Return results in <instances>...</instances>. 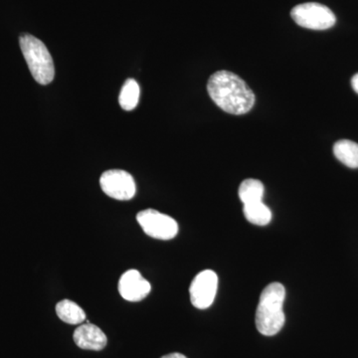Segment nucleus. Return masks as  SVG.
<instances>
[{
    "label": "nucleus",
    "mask_w": 358,
    "mask_h": 358,
    "mask_svg": "<svg viewBox=\"0 0 358 358\" xmlns=\"http://www.w3.org/2000/svg\"><path fill=\"white\" fill-rule=\"evenodd\" d=\"M73 338L78 348L95 352L103 350L108 343L107 336L102 329L90 322L77 327Z\"/></svg>",
    "instance_id": "9"
},
{
    "label": "nucleus",
    "mask_w": 358,
    "mask_h": 358,
    "mask_svg": "<svg viewBox=\"0 0 358 358\" xmlns=\"http://www.w3.org/2000/svg\"><path fill=\"white\" fill-rule=\"evenodd\" d=\"M285 298L286 289L280 282H272L263 289L256 312L257 329L263 336H275L284 327Z\"/></svg>",
    "instance_id": "2"
},
{
    "label": "nucleus",
    "mask_w": 358,
    "mask_h": 358,
    "mask_svg": "<svg viewBox=\"0 0 358 358\" xmlns=\"http://www.w3.org/2000/svg\"><path fill=\"white\" fill-rule=\"evenodd\" d=\"M136 221L143 228V232L155 239H173L178 233V222L171 216L155 209L138 212Z\"/></svg>",
    "instance_id": "5"
},
{
    "label": "nucleus",
    "mask_w": 358,
    "mask_h": 358,
    "mask_svg": "<svg viewBox=\"0 0 358 358\" xmlns=\"http://www.w3.org/2000/svg\"><path fill=\"white\" fill-rule=\"evenodd\" d=\"M160 358H187L185 355H181V353L174 352L171 353V355H164V357Z\"/></svg>",
    "instance_id": "15"
},
{
    "label": "nucleus",
    "mask_w": 358,
    "mask_h": 358,
    "mask_svg": "<svg viewBox=\"0 0 358 358\" xmlns=\"http://www.w3.org/2000/svg\"><path fill=\"white\" fill-rule=\"evenodd\" d=\"M117 288L122 299L134 303L143 301L152 291L150 282L134 268L127 271L122 275Z\"/></svg>",
    "instance_id": "8"
},
{
    "label": "nucleus",
    "mask_w": 358,
    "mask_h": 358,
    "mask_svg": "<svg viewBox=\"0 0 358 358\" xmlns=\"http://www.w3.org/2000/svg\"><path fill=\"white\" fill-rule=\"evenodd\" d=\"M291 16L296 24L312 30L329 29L336 22V15L329 7L315 2L294 6Z\"/></svg>",
    "instance_id": "4"
},
{
    "label": "nucleus",
    "mask_w": 358,
    "mask_h": 358,
    "mask_svg": "<svg viewBox=\"0 0 358 358\" xmlns=\"http://www.w3.org/2000/svg\"><path fill=\"white\" fill-rule=\"evenodd\" d=\"M352 85L353 90L358 94V73L352 77Z\"/></svg>",
    "instance_id": "16"
},
{
    "label": "nucleus",
    "mask_w": 358,
    "mask_h": 358,
    "mask_svg": "<svg viewBox=\"0 0 358 358\" xmlns=\"http://www.w3.org/2000/svg\"><path fill=\"white\" fill-rule=\"evenodd\" d=\"M209 96L214 103L231 115H244L255 103V95L243 80L230 71L221 70L209 78Z\"/></svg>",
    "instance_id": "1"
},
{
    "label": "nucleus",
    "mask_w": 358,
    "mask_h": 358,
    "mask_svg": "<svg viewBox=\"0 0 358 358\" xmlns=\"http://www.w3.org/2000/svg\"><path fill=\"white\" fill-rule=\"evenodd\" d=\"M217 288V274L212 270L202 271L190 285V301L192 305L199 310L208 308L215 300Z\"/></svg>",
    "instance_id": "7"
},
{
    "label": "nucleus",
    "mask_w": 358,
    "mask_h": 358,
    "mask_svg": "<svg viewBox=\"0 0 358 358\" xmlns=\"http://www.w3.org/2000/svg\"><path fill=\"white\" fill-rule=\"evenodd\" d=\"M56 313L59 319L66 324H80L86 320V313L83 308L70 300L59 301L56 306Z\"/></svg>",
    "instance_id": "11"
},
{
    "label": "nucleus",
    "mask_w": 358,
    "mask_h": 358,
    "mask_svg": "<svg viewBox=\"0 0 358 358\" xmlns=\"http://www.w3.org/2000/svg\"><path fill=\"white\" fill-rule=\"evenodd\" d=\"M243 212L245 218L254 225L266 226L272 220V211L263 201L245 204Z\"/></svg>",
    "instance_id": "12"
},
{
    "label": "nucleus",
    "mask_w": 358,
    "mask_h": 358,
    "mask_svg": "<svg viewBox=\"0 0 358 358\" xmlns=\"http://www.w3.org/2000/svg\"><path fill=\"white\" fill-rule=\"evenodd\" d=\"M264 193H265V188L263 183L258 179L252 178L244 180L238 192L240 199L244 205L262 201Z\"/></svg>",
    "instance_id": "13"
},
{
    "label": "nucleus",
    "mask_w": 358,
    "mask_h": 358,
    "mask_svg": "<svg viewBox=\"0 0 358 358\" xmlns=\"http://www.w3.org/2000/svg\"><path fill=\"white\" fill-rule=\"evenodd\" d=\"M334 154L341 164L350 169H358V143L348 140L336 141Z\"/></svg>",
    "instance_id": "10"
},
{
    "label": "nucleus",
    "mask_w": 358,
    "mask_h": 358,
    "mask_svg": "<svg viewBox=\"0 0 358 358\" xmlns=\"http://www.w3.org/2000/svg\"><path fill=\"white\" fill-rule=\"evenodd\" d=\"M141 89L138 82L134 79H128L122 86L120 94L119 103L124 110L136 109L140 100Z\"/></svg>",
    "instance_id": "14"
},
{
    "label": "nucleus",
    "mask_w": 358,
    "mask_h": 358,
    "mask_svg": "<svg viewBox=\"0 0 358 358\" xmlns=\"http://www.w3.org/2000/svg\"><path fill=\"white\" fill-rule=\"evenodd\" d=\"M20 44L28 68L35 81L48 85L55 76L53 59L43 42L30 34H22Z\"/></svg>",
    "instance_id": "3"
},
{
    "label": "nucleus",
    "mask_w": 358,
    "mask_h": 358,
    "mask_svg": "<svg viewBox=\"0 0 358 358\" xmlns=\"http://www.w3.org/2000/svg\"><path fill=\"white\" fill-rule=\"evenodd\" d=\"M101 188L108 196L117 200H131L136 192L133 176L121 169L105 171L100 178Z\"/></svg>",
    "instance_id": "6"
}]
</instances>
